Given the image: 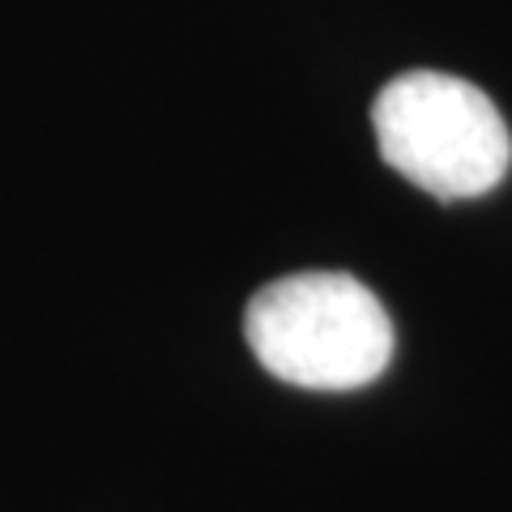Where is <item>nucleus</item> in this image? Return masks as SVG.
Instances as JSON below:
<instances>
[{
  "mask_svg": "<svg viewBox=\"0 0 512 512\" xmlns=\"http://www.w3.org/2000/svg\"><path fill=\"white\" fill-rule=\"evenodd\" d=\"M244 338L269 376L316 393L363 389L393 359L384 303L342 269H308L261 286L244 312Z\"/></svg>",
  "mask_w": 512,
  "mask_h": 512,
  "instance_id": "obj_1",
  "label": "nucleus"
},
{
  "mask_svg": "<svg viewBox=\"0 0 512 512\" xmlns=\"http://www.w3.org/2000/svg\"><path fill=\"white\" fill-rule=\"evenodd\" d=\"M380 158L440 201L487 197L512 167V133L466 77L414 69L393 77L372 103Z\"/></svg>",
  "mask_w": 512,
  "mask_h": 512,
  "instance_id": "obj_2",
  "label": "nucleus"
}]
</instances>
